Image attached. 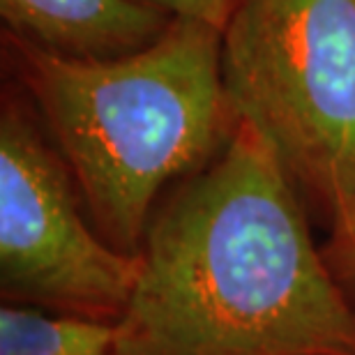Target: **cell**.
Segmentation results:
<instances>
[{
  "label": "cell",
  "mask_w": 355,
  "mask_h": 355,
  "mask_svg": "<svg viewBox=\"0 0 355 355\" xmlns=\"http://www.w3.org/2000/svg\"><path fill=\"white\" fill-rule=\"evenodd\" d=\"M116 332V355H355V307L250 125L150 219Z\"/></svg>",
  "instance_id": "cell-1"
},
{
  "label": "cell",
  "mask_w": 355,
  "mask_h": 355,
  "mask_svg": "<svg viewBox=\"0 0 355 355\" xmlns=\"http://www.w3.org/2000/svg\"><path fill=\"white\" fill-rule=\"evenodd\" d=\"M5 37L102 238L139 257L159 191L210 164L238 127L222 31L175 17L157 42L113 60H69Z\"/></svg>",
  "instance_id": "cell-2"
},
{
  "label": "cell",
  "mask_w": 355,
  "mask_h": 355,
  "mask_svg": "<svg viewBox=\"0 0 355 355\" xmlns=\"http://www.w3.org/2000/svg\"><path fill=\"white\" fill-rule=\"evenodd\" d=\"M222 74L240 123L335 226L355 210V0H236Z\"/></svg>",
  "instance_id": "cell-3"
},
{
  "label": "cell",
  "mask_w": 355,
  "mask_h": 355,
  "mask_svg": "<svg viewBox=\"0 0 355 355\" xmlns=\"http://www.w3.org/2000/svg\"><path fill=\"white\" fill-rule=\"evenodd\" d=\"M74 178L14 102L0 116V275L12 295L79 316H120L139 257L86 224Z\"/></svg>",
  "instance_id": "cell-4"
},
{
  "label": "cell",
  "mask_w": 355,
  "mask_h": 355,
  "mask_svg": "<svg viewBox=\"0 0 355 355\" xmlns=\"http://www.w3.org/2000/svg\"><path fill=\"white\" fill-rule=\"evenodd\" d=\"M5 35L69 60H113L157 42L173 14L141 0H0Z\"/></svg>",
  "instance_id": "cell-5"
},
{
  "label": "cell",
  "mask_w": 355,
  "mask_h": 355,
  "mask_svg": "<svg viewBox=\"0 0 355 355\" xmlns=\"http://www.w3.org/2000/svg\"><path fill=\"white\" fill-rule=\"evenodd\" d=\"M116 323L51 316L31 307L0 309V355H116Z\"/></svg>",
  "instance_id": "cell-6"
},
{
  "label": "cell",
  "mask_w": 355,
  "mask_h": 355,
  "mask_svg": "<svg viewBox=\"0 0 355 355\" xmlns=\"http://www.w3.org/2000/svg\"><path fill=\"white\" fill-rule=\"evenodd\" d=\"M141 3L162 7L180 19H196L224 31L236 0H141Z\"/></svg>",
  "instance_id": "cell-7"
},
{
  "label": "cell",
  "mask_w": 355,
  "mask_h": 355,
  "mask_svg": "<svg viewBox=\"0 0 355 355\" xmlns=\"http://www.w3.org/2000/svg\"><path fill=\"white\" fill-rule=\"evenodd\" d=\"M332 257L346 277L355 282V210L332 226Z\"/></svg>",
  "instance_id": "cell-8"
}]
</instances>
